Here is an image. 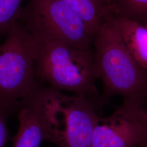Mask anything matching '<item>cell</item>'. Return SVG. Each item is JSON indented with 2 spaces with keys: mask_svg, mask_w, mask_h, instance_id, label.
Masks as SVG:
<instances>
[{
  "mask_svg": "<svg viewBox=\"0 0 147 147\" xmlns=\"http://www.w3.org/2000/svg\"><path fill=\"white\" fill-rule=\"evenodd\" d=\"M16 111L19 129L16 135L9 138L13 147H39L44 134L34 92L19 101Z\"/></svg>",
  "mask_w": 147,
  "mask_h": 147,
  "instance_id": "cell-7",
  "label": "cell"
},
{
  "mask_svg": "<svg viewBox=\"0 0 147 147\" xmlns=\"http://www.w3.org/2000/svg\"><path fill=\"white\" fill-rule=\"evenodd\" d=\"M17 21L36 39L80 50L92 49L96 34L62 0H29L21 7Z\"/></svg>",
  "mask_w": 147,
  "mask_h": 147,
  "instance_id": "cell-5",
  "label": "cell"
},
{
  "mask_svg": "<svg viewBox=\"0 0 147 147\" xmlns=\"http://www.w3.org/2000/svg\"><path fill=\"white\" fill-rule=\"evenodd\" d=\"M145 100H146V105H146V107L145 108V111H146V115H147V95Z\"/></svg>",
  "mask_w": 147,
  "mask_h": 147,
  "instance_id": "cell-13",
  "label": "cell"
},
{
  "mask_svg": "<svg viewBox=\"0 0 147 147\" xmlns=\"http://www.w3.org/2000/svg\"><path fill=\"white\" fill-rule=\"evenodd\" d=\"M23 0H0V37L6 35L18 20Z\"/></svg>",
  "mask_w": 147,
  "mask_h": 147,
  "instance_id": "cell-11",
  "label": "cell"
},
{
  "mask_svg": "<svg viewBox=\"0 0 147 147\" xmlns=\"http://www.w3.org/2000/svg\"><path fill=\"white\" fill-rule=\"evenodd\" d=\"M114 16L135 21L144 26L147 24V0H109Z\"/></svg>",
  "mask_w": 147,
  "mask_h": 147,
  "instance_id": "cell-10",
  "label": "cell"
},
{
  "mask_svg": "<svg viewBox=\"0 0 147 147\" xmlns=\"http://www.w3.org/2000/svg\"><path fill=\"white\" fill-rule=\"evenodd\" d=\"M34 95L44 140L59 147H91L99 112L104 103L82 95L69 96L40 84Z\"/></svg>",
  "mask_w": 147,
  "mask_h": 147,
  "instance_id": "cell-1",
  "label": "cell"
},
{
  "mask_svg": "<svg viewBox=\"0 0 147 147\" xmlns=\"http://www.w3.org/2000/svg\"><path fill=\"white\" fill-rule=\"evenodd\" d=\"M11 114L10 111L0 105V147H5L7 141L9 140L7 119Z\"/></svg>",
  "mask_w": 147,
  "mask_h": 147,
  "instance_id": "cell-12",
  "label": "cell"
},
{
  "mask_svg": "<svg viewBox=\"0 0 147 147\" xmlns=\"http://www.w3.org/2000/svg\"><path fill=\"white\" fill-rule=\"evenodd\" d=\"M34 39L36 75L39 84L102 101L95 86L99 78L94 50Z\"/></svg>",
  "mask_w": 147,
  "mask_h": 147,
  "instance_id": "cell-3",
  "label": "cell"
},
{
  "mask_svg": "<svg viewBox=\"0 0 147 147\" xmlns=\"http://www.w3.org/2000/svg\"><path fill=\"white\" fill-rule=\"evenodd\" d=\"M95 61L105 103L111 97L143 102L147 95V71L132 56L121 36L115 16H106L93 42Z\"/></svg>",
  "mask_w": 147,
  "mask_h": 147,
  "instance_id": "cell-2",
  "label": "cell"
},
{
  "mask_svg": "<svg viewBox=\"0 0 147 147\" xmlns=\"http://www.w3.org/2000/svg\"><path fill=\"white\" fill-rule=\"evenodd\" d=\"M147 143L144 102L124 100L111 115L99 117L91 147H141Z\"/></svg>",
  "mask_w": 147,
  "mask_h": 147,
  "instance_id": "cell-6",
  "label": "cell"
},
{
  "mask_svg": "<svg viewBox=\"0 0 147 147\" xmlns=\"http://www.w3.org/2000/svg\"><path fill=\"white\" fill-rule=\"evenodd\" d=\"M75 11L95 34L110 12L109 0H62Z\"/></svg>",
  "mask_w": 147,
  "mask_h": 147,
  "instance_id": "cell-9",
  "label": "cell"
},
{
  "mask_svg": "<svg viewBox=\"0 0 147 147\" xmlns=\"http://www.w3.org/2000/svg\"><path fill=\"white\" fill-rule=\"evenodd\" d=\"M143 26L144 27H146V28H147V24H146V25H144V26Z\"/></svg>",
  "mask_w": 147,
  "mask_h": 147,
  "instance_id": "cell-15",
  "label": "cell"
},
{
  "mask_svg": "<svg viewBox=\"0 0 147 147\" xmlns=\"http://www.w3.org/2000/svg\"><path fill=\"white\" fill-rule=\"evenodd\" d=\"M0 44V105L12 113L40 84L36 75L34 39L16 21Z\"/></svg>",
  "mask_w": 147,
  "mask_h": 147,
  "instance_id": "cell-4",
  "label": "cell"
},
{
  "mask_svg": "<svg viewBox=\"0 0 147 147\" xmlns=\"http://www.w3.org/2000/svg\"><path fill=\"white\" fill-rule=\"evenodd\" d=\"M147 147V143L146 144H144L143 146H142V147Z\"/></svg>",
  "mask_w": 147,
  "mask_h": 147,
  "instance_id": "cell-14",
  "label": "cell"
},
{
  "mask_svg": "<svg viewBox=\"0 0 147 147\" xmlns=\"http://www.w3.org/2000/svg\"><path fill=\"white\" fill-rule=\"evenodd\" d=\"M115 17L127 49L138 63L147 71V28L135 21Z\"/></svg>",
  "mask_w": 147,
  "mask_h": 147,
  "instance_id": "cell-8",
  "label": "cell"
}]
</instances>
